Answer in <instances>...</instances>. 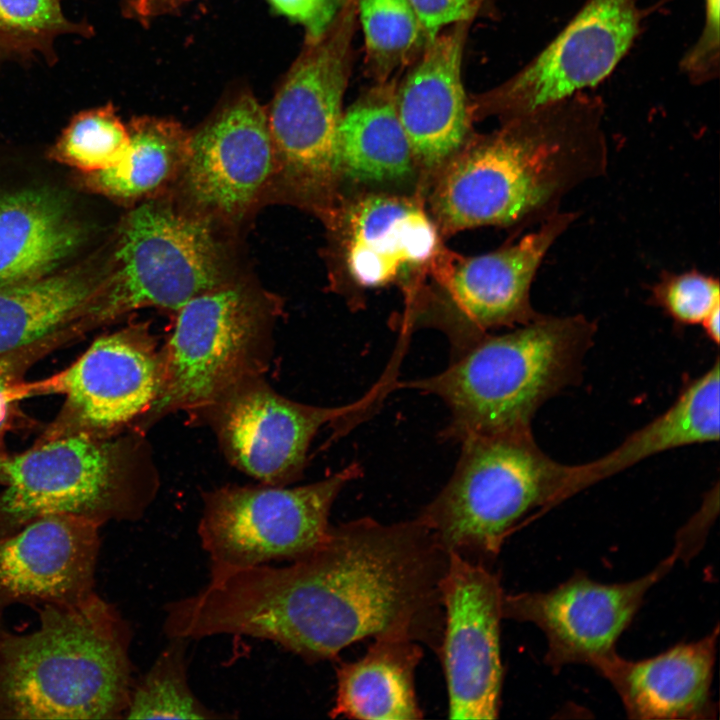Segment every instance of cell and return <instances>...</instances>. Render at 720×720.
Returning <instances> with one entry per match:
<instances>
[{
    "instance_id": "d4e9b609",
    "label": "cell",
    "mask_w": 720,
    "mask_h": 720,
    "mask_svg": "<svg viewBox=\"0 0 720 720\" xmlns=\"http://www.w3.org/2000/svg\"><path fill=\"white\" fill-rule=\"evenodd\" d=\"M98 259L40 279L0 288V355L69 332L98 291Z\"/></svg>"
},
{
    "instance_id": "44dd1931",
    "label": "cell",
    "mask_w": 720,
    "mask_h": 720,
    "mask_svg": "<svg viewBox=\"0 0 720 720\" xmlns=\"http://www.w3.org/2000/svg\"><path fill=\"white\" fill-rule=\"evenodd\" d=\"M438 246L436 227L416 203L370 195L348 214L346 263L362 287H380L432 259Z\"/></svg>"
},
{
    "instance_id": "6da1fadb",
    "label": "cell",
    "mask_w": 720,
    "mask_h": 720,
    "mask_svg": "<svg viewBox=\"0 0 720 720\" xmlns=\"http://www.w3.org/2000/svg\"><path fill=\"white\" fill-rule=\"evenodd\" d=\"M448 558L419 518H360L331 525L288 565L210 571L186 600V621L196 638L269 640L311 663L369 637L407 638L438 653Z\"/></svg>"
},
{
    "instance_id": "e0dca14e",
    "label": "cell",
    "mask_w": 720,
    "mask_h": 720,
    "mask_svg": "<svg viewBox=\"0 0 720 720\" xmlns=\"http://www.w3.org/2000/svg\"><path fill=\"white\" fill-rule=\"evenodd\" d=\"M101 525L51 514L0 537V610L72 604L95 592Z\"/></svg>"
},
{
    "instance_id": "52a82bcc",
    "label": "cell",
    "mask_w": 720,
    "mask_h": 720,
    "mask_svg": "<svg viewBox=\"0 0 720 720\" xmlns=\"http://www.w3.org/2000/svg\"><path fill=\"white\" fill-rule=\"evenodd\" d=\"M279 312L274 297L233 278L186 302L161 346L158 395L135 427L179 411L199 417L237 383L264 375Z\"/></svg>"
},
{
    "instance_id": "cb8c5ba5",
    "label": "cell",
    "mask_w": 720,
    "mask_h": 720,
    "mask_svg": "<svg viewBox=\"0 0 720 720\" xmlns=\"http://www.w3.org/2000/svg\"><path fill=\"white\" fill-rule=\"evenodd\" d=\"M720 366L689 381L661 415L628 436L616 448L579 465L583 489L667 450L719 440Z\"/></svg>"
},
{
    "instance_id": "ffe728a7",
    "label": "cell",
    "mask_w": 720,
    "mask_h": 720,
    "mask_svg": "<svg viewBox=\"0 0 720 720\" xmlns=\"http://www.w3.org/2000/svg\"><path fill=\"white\" fill-rule=\"evenodd\" d=\"M718 626L704 638L678 644L648 659L631 661L616 651L592 667L619 695L631 719H711Z\"/></svg>"
},
{
    "instance_id": "ba28073f",
    "label": "cell",
    "mask_w": 720,
    "mask_h": 720,
    "mask_svg": "<svg viewBox=\"0 0 720 720\" xmlns=\"http://www.w3.org/2000/svg\"><path fill=\"white\" fill-rule=\"evenodd\" d=\"M123 441L72 434L0 456V537L41 516L69 514L101 526L137 520L152 501V479L130 472Z\"/></svg>"
},
{
    "instance_id": "83f0119b",
    "label": "cell",
    "mask_w": 720,
    "mask_h": 720,
    "mask_svg": "<svg viewBox=\"0 0 720 720\" xmlns=\"http://www.w3.org/2000/svg\"><path fill=\"white\" fill-rule=\"evenodd\" d=\"M366 65L376 82L393 80L430 41L408 0H356Z\"/></svg>"
},
{
    "instance_id": "9c48e42d",
    "label": "cell",
    "mask_w": 720,
    "mask_h": 720,
    "mask_svg": "<svg viewBox=\"0 0 720 720\" xmlns=\"http://www.w3.org/2000/svg\"><path fill=\"white\" fill-rule=\"evenodd\" d=\"M361 474L353 463L302 486L229 485L205 493L197 531L210 571L306 555L326 538L340 492Z\"/></svg>"
},
{
    "instance_id": "ab89813d",
    "label": "cell",
    "mask_w": 720,
    "mask_h": 720,
    "mask_svg": "<svg viewBox=\"0 0 720 720\" xmlns=\"http://www.w3.org/2000/svg\"><path fill=\"white\" fill-rule=\"evenodd\" d=\"M3 613H4V612L0 610V622H1V619H2V616H3Z\"/></svg>"
},
{
    "instance_id": "e575fe53",
    "label": "cell",
    "mask_w": 720,
    "mask_h": 720,
    "mask_svg": "<svg viewBox=\"0 0 720 720\" xmlns=\"http://www.w3.org/2000/svg\"><path fill=\"white\" fill-rule=\"evenodd\" d=\"M343 0H266L272 10L304 28L305 43L318 40L335 19Z\"/></svg>"
},
{
    "instance_id": "30bf717a",
    "label": "cell",
    "mask_w": 720,
    "mask_h": 720,
    "mask_svg": "<svg viewBox=\"0 0 720 720\" xmlns=\"http://www.w3.org/2000/svg\"><path fill=\"white\" fill-rule=\"evenodd\" d=\"M356 0H343L327 31L304 48L267 110L280 177L320 187L340 174L338 126L351 74Z\"/></svg>"
},
{
    "instance_id": "8992f818",
    "label": "cell",
    "mask_w": 720,
    "mask_h": 720,
    "mask_svg": "<svg viewBox=\"0 0 720 720\" xmlns=\"http://www.w3.org/2000/svg\"><path fill=\"white\" fill-rule=\"evenodd\" d=\"M217 224L166 194L131 209L121 220L103 277L75 334L143 308L177 311L196 295L232 279Z\"/></svg>"
},
{
    "instance_id": "4dcf8cb0",
    "label": "cell",
    "mask_w": 720,
    "mask_h": 720,
    "mask_svg": "<svg viewBox=\"0 0 720 720\" xmlns=\"http://www.w3.org/2000/svg\"><path fill=\"white\" fill-rule=\"evenodd\" d=\"M63 0H0V45L16 58L41 54L54 60V42L66 34L89 37L93 29L63 12Z\"/></svg>"
},
{
    "instance_id": "277c9868",
    "label": "cell",
    "mask_w": 720,
    "mask_h": 720,
    "mask_svg": "<svg viewBox=\"0 0 720 720\" xmlns=\"http://www.w3.org/2000/svg\"><path fill=\"white\" fill-rule=\"evenodd\" d=\"M597 325L582 314H540L500 334L482 335L433 376L402 386L440 398L449 412L441 435L530 429L536 411L581 376Z\"/></svg>"
},
{
    "instance_id": "ac0fdd59",
    "label": "cell",
    "mask_w": 720,
    "mask_h": 720,
    "mask_svg": "<svg viewBox=\"0 0 720 720\" xmlns=\"http://www.w3.org/2000/svg\"><path fill=\"white\" fill-rule=\"evenodd\" d=\"M577 216L559 211L518 241L457 263L445 280L461 320L450 343L452 355L490 329L515 328L540 315L532 306V283L552 245Z\"/></svg>"
},
{
    "instance_id": "5b68a950",
    "label": "cell",
    "mask_w": 720,
    "mask_h": 720,
    "mask_svg": "<svg viewBox=\"0 0 720 720\" xmlns=\"http://www.w3.org/2000/svg\"><path fill=\"white\" fill-rule=\"evenodd\" d=\"M419 518L440 546L488 566L520 523L581 491L578 465L545 454L530 429L473 434Z\"/></svg>"
},
{
    "instance_id": "3957f363",
    "label": "cell",
    "mask_w": 720,
    "mask_h": 720,
    "mask_svg": "<svg viewBox=\"0 0 720 720\" xmlns=\"http://www.w3.org/2000/svg\"><path fill=\"white\" fill-rule=\"evenodd\" d=\"M37 611L31 632L0 627V719L124 718L135 682L126 619L96 592Z\"/></svg>"
},
{
    "instance_id": "2e32d148",
    "label": "cell",
    "mask_w": 720,
    "mask_h": 720,
    "mask_svg": "<svg viewBox=\"0 0 720 720\" xmlns=\"http://www.w3.org/2000/svg\"><path fill=\"white\" fill-rule=\"evenodd\" d=\"M357 408L296 402L258 375L231 387L198 418L211 426L233 466L261 484L288 486L302 477L319 429Z\"/></svg>"
},
{
    "instance_id": "7c38bea8",
    "label": "cell",
    "mask_w": 720,
    "mask_h": 720,
    "mask_svg": "<svg viewBox=\"0 0 720 720\" xmlns=\"http://www.w3.org/2000/svg\"><path fill=\"white\" fill-rule=\"evenodd\" d=\"M646 17L639 0H586L518 72L469 99L473 119L508 121L598 86L630 52Z\"/></svg>"
},
{
    "instance_id": "7a4b0ae2",
    "label": "cell",
    "mask_w": 720,
    "mask_h": 720,
    "mask_svg": "<svg viewBox=\"0 0 720 720\" xmlns=\"http://www.w3.org/2000/svg\"><path fill=\"white\" fill-rule=\"evenodd\" d=\"M445 164L432 207L442 229L457 232L539 225L569 192L603 174L605 156L590 118L562 101L502 122Z\"/></svg>"
},
{
    "instance_id": "d590c367",
    "label": "cell",
    "mask_w": 720,
    "mask_h": 720,
    "mask_svg": "<svg viewBox=\"0 0 720 720\" xmlns=\"http://www.w3.org/2000/svg\"><path fill=\"white\" fill-rule=\"evenodd\" d=\"M429 40L457 22L473 20L487 0H408Z\"/></svg>"
},
{
    "instance_id": "8fae6325",
    "label": "cell",
    "mask_w": 720,
    "mask_h": 720,
    "mask_svg": "<svg viewBox=\"0 0 720 720\" xmlns=\"http://www.w3.org/2000/svg\"><path fill=\"white\" fill-rule=\"evenodd\" d=\"M161 379V347L149 324L140 322L98 337L68 367L40 380H22L7 395L12 402L52 394L65 397L36 442L72 434L111 438L147 413Z\"/></svg>"
},
{
    "instance_id": "1f68e13d",
    "label": "cell",
    "mask_w": 720,
    "mask_h": 720,
    "mask_svg": "<svg viewBox=\"0 0 720 720\" xmlns=\"http://www.w3.org/2000/svg\"><path fill=\"white\" fill-rule=\"evenodd\" d=\"M650 301L679 325H701L720 307L719 281L698 270L663 272L651 288Z\"/></svg>"
},
{
    "instance_id": "d6a6232c",
    "label": "cell",
    "mask_w": 720,
    "mask_h": 720,
    "mask_svg": "<svg viewBox=\"0 0 720 720\" xmlns=\"http://www.w3.org/2000/svg\"><path fill=\"white\" fill-rule=\"evenodd\" d=\"M704 5L701 34L679 62L681 72L696 86L716 80L720 69V0H704Z\"/></svg>"
},
{
    "instance_id": "9a60e30c",
    "label": "cell",
    "mask_w": 720,
    "mask_h": 720,
    "mask_svg": "<svg viewBox=\"0 0 720 720\" xmlns=\"http://www.w3.org/2000/svg\"><path fill=\"white\" fill-rule=\"evenodd\" d=\"M684 554H691V550L678 537L673 553L633 581L604 584L576 574L546 592L504 594L503 618L532 623L544 633V661L554 671L570 664L592 667L595 661L615 651L616 641L647 592Z\"/></svg>"
},
{
    "instance_id": "8d00e7d4",
    "label": "cell",
    "mask_w": 720,
    "mask_h": 720,
    "mask_svg": "<svg viewBox=\"0 0 720 720\" xmlns=\"http://www.w3.org/2000/svg\"><path fill=\"white\" fill-rule=\"evenodd\" d=\"M190 0H121L124 14L142 23L170 13Z\"/></svg>"
},
{
    "instance_id": "4fadbf2b",
    "label": "cell",
    "mask_w": 720,
    "mask_h": 720,
    "mask_svg": "<svg viewBox=\"0 0 720 720\" xmlns=\"http://www.w3.org/2000/svg\"><path fill=\"white\" fill-rule=\"evenodd\" d=\"M276 174L267 110L242 92L191 132L176 186L186 207L215 224L234 225L273 192Z\"/></svg>"
},
{
    "instance_id": "f35d334b",
    "label": "cell",
    "mask_w": 720,
    "mask_h": 720,
    "mask_svg": "<svg viewBox=\"0 0 720 720\" xmlns=\"http://www.w3.org/2000/svg\"><path fill=\"white\" fill-rule=\"evenodd\" d=\"M11 58H16V57L14 56V54L11 51H9L4 46L0 45V63H2L5 60L11 59Z\"/></svg>"
},
{
    "instance_id": "d6986e66",
    "label": "cell",
    "mask_w": 720,
    "mask_h": 720,
    "mask_svg": "<svg viewBox=\"0 0 720 720\" xmlns=\"http://www.w3.org/2000/svg\"><path fill=\"white\" fill-rule=\"evenodd\" d=\"M472 21L440 31L395 85L396 111L414 160L445 164L458 152L473 119L462 80L465 43Z\"/></svg>"
},
{
    "instance_id": "f1b7e54d",
    "label": "cell",
    "mask_w": 720,
    "mask_h": 720,
    "mask_svg": "<svg viewBox=\"0 0 720 720\" xmlns=\"http://www.w3.org/2000/svg\"><path fill=\"white\" fill-rule=\"evenodd\" d=\"M149 670L135 680L124 718L218 719L223 714L204 705L192 691L187 676V644L168 638Z\"/></svg>"
},
{
    "instance_id": "5bb4252c",
    "label": "cell",
    "mask_w": 720,
    "mask_h": 720,
    "mask_svg": "<svg viewBox=\"0 0 720 720\" xmlns=\"http://www.w3.org/2000/svg\"><path fill=\"white\" fill-rule=\"evenodd\" d=\"M441 583L444 611L438 650L451 719L498 717L503 682L500 623L504 592L486 565L449 552Z\"/></svg>"
},
{
    "instance_id": "836d02e7",
    "label": "cell",
    "mask_w": 720,
    "mask_h": 720,
    "mask_svg": "<svg viewBox=\"0 0 720 720\" xmlns=\"http://www.w3.org/2000/svg\"><path fill=\"white\" fill-rule=\"evenodd\" d=\"M60 340L50 337L20 350L0 355V456L5 455V437L19 420L18 402L8 398L11 386L23 380V376L34 360L60 345Z\"/></svg>"
},
{
    "instance_id": "4316f807",
    "label": "cell",
    "mask_w": 720,
    "mask_h": 720,
    "mask_svg": "<svg viewBox=\"0 0 720 720\" xmlns=\"http://www.w3.org/2000/svg\"><path fill=\"white\" fill-rule=\"evenodd\" d=\"M396 80L376 82L343 111L338 126L342 174L359 181L406 177L413 154L395 106Z\"/></svg>"
},
{
    "instance_id": "74e56055",
    "label": "cell",
    "mask_w": 720,
    "mask_h": 720,
    "mask_svg": "<svg viewBox=\"0 0 720 720\" xmlns=\"http://www.w3.org/2000/svg\"><path fill=\"white\" fill-rule=\"evenodd\" d=\"M720 307L714 309L701 323L706 336L716 345L720 339Z\"/></svg>"
},
{
    "instance_id": "484cf974",
    "label": "cell",
    "mask_w": 720,
    "mask_h": 720,
    "mask_svg": "<svg viewBox=\"0 0 720 720\" xmlns=\"http://www.w3.org/2000/svg\"><path fill=\"white\" fill-rule=\"evenodd\" d=\"M129 149L109 169L80 173L78 183L90 192L124 204L165 194L176 185L187 160L191 132L168 118L140 116L127 125Z\"/></svg>"
},
{
    "instance_id": "603a6c76",
    "label": "cell",
    "mask_w": 720,
    "mask_h": 720,
    "mask_svg": "<svg viewBox=\"0 0 720 720\" xmlns=\"http://www.w3.org/2000/svg\"><path fill=\"white\" fill-rule=\"evenodd\" d=\"M422 656V646L414 640L375 638L361 658L343 662L337 668V689L330 717L421 719L415 672Z\"/></svg>"
},
{
    "instance_id": "7402d4cb",
    "label": "cell",
    "mask_w": 720,
    "mask_h": 720,
    "mask_svg": "<svg viewBox=\"0 0 720 720\" xmlns=\"http://www.w3.org/2000/svg\"><path fill=\"white\" fill-rule=\"evenodd\" d=\"M84 238L61 195L40 189L0 193V288L50 275Z\"/></svg>"
},
{
    "instance_id": "f546056e",
    "label": "cell",
    "mask_w": 720,
    "mask_h": 720,
    "mask_svg": "<svg viewBox=\"0 0 720 720\" xmlns=\"http://www.w3.org/2000/svg\"><path fill=\"white\" fill-rule=\"evenodd\" d=\"M128 149L127 125L107 104L76 114L50 147L48 157L80 173H93L119 164Z\"/></svg>"
}]
</instances>
